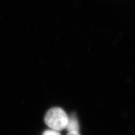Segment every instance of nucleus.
<instances>
[{
  "instance_id": "obj_2",
  "label": "nucleus",
  "mask_w": 135,
  "mask_h": 135,
  "mask_svg": "<svg viewBox=\"0 0 135 135\" xmlns=\"http://www.w3.org/2000/svg\"><path fill=\"white\" fill-rule=\"evenodd\" d=\"M65 129L68 133L79 132L80 124H79L78 120V118L75 114H72L70 116H68V119L67 124Z\"/></svg>"
},
{
  "instance_id": "obj_1",
  "label": "nucleus",
  "mask_w": 135,
  "mask_h": 135,
  "mask_svg": "<svg viewBox=\"0 0 135 135\" xmlns=\"http://www.w3.org/2000/svg\"><path fill=\"white\" fill-rule=\"evenodd\" d=\"M68 119V116L63 109L53 108L46 113L45 122L51 129L60 131L65 129Z\"/></svg>"
},
{
  "instance_id": "obj_3",
  "label": "nucleus",
  "mask_w": 135,
  "mask_h": 135,
  "mask_svg": "<svg viewBox=\"0 0 135 135\" xmlns=\"http://www.w3.org/2000/svg\"><path fill=\"white\" fill-rule=\"evenodd\" d=\"M43 135H61V134L58 131L53 130V129H50V130L45 131L43 133Z\"/></svg>"
},
{
  "instance_id": "obj_4",
  "label": "nucleus",
  "mask_w": 135,
  "mask_h": 135,
  "mask_svg": "<svg viewBox=\"0 0 135 135\" xmlns=\"http://www.w3.org/2000/svg\"><path fill=\"white\" fill-rule=\"evenodd\" d=\"M67 135H80V134L79 132H71L68 133Z\"/></svg>"
}]
</instances>
